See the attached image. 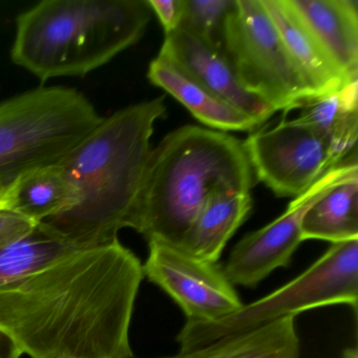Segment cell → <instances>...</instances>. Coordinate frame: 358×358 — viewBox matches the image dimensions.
I'll return each mask as SVG.
<instances>
[{
    "instance_id": "1",
    "label": "cell",
    "mask_w": 358,
    "mask_h": 358,
    "mask_svg": "<svg viewBox=\"0 0 358 358\" xmlns=\"http://www.w3.org/2000/svg\"><path fill=\"white\" fill-rule=\"evenodd\" d=\"M143 276L119 241L79 249L0 288V331L31 358H135L129 326Z\"/></svg>"
},
{
    "instance_id": "2",
    "label": "cell",
    "mask_w": 358,
    "mask_h": 358,
    "mask_svg": "<svg viewBox=\"0 0 358 358\" xmlns=\"http://www.w3.org/2000/svg\"><path fill=\"white\" fill-rule=\"evenodd\" d=\"M164 99L133 104L102 119L58 163L78 190V200L41 226L77 249L110 244L121 229L133 228L155 123L166 113Z\"/></svg>"
},
{
    "instance_id": "3",
    "label": "cell",
    "mask_w": 358,
    "mask_h": 358,
    "mask_svg": "<svg viewBox=\"0 0 358 358\" xmlns=\"http://www.w3.org/2000/svg\"><path fill=\"white\" fill-rule=\"evenodd\" d=\"M253 177L238 138L196 125L179 127L152 150L133 229L148 243L178 248L211 198L251 192Z\"/></svg>"
},
{
    "instance_id": "4",
    "label": "cell",
    "mask_w": 358,
    "mask_h": 358,
    "mask_svg": "<svg viewBox=\"0 0 358 358\" xmlns=\"http://www.w3.org/2000/svg\"><path fill=\"white\" fill-rule=\"evenodd\" d=\"M152 15L148 0H45L18 16L12 62L41 83L85 76L137 43Z\"/></svg>"
},
{
    "instance_id": "5",
    "label": "cell",
    "mask_w": 358,
    "mask_h": 358,
    "mask_svg": "<svg viewBox=\"0 0 358 358\" xmlns=\"http://www.w3.org/2000/svg\"><path fill=\"white\" fill-rule=\"evenodd\" d=\"M102 119L71 87H37L1 102L0 196L28 173L59 163Z\"/></svg>"
},
{
    "instance_id": "6",
    "label": "cell",
    "mask_w": 358,
    "mask_h": 358,
    "mask_svg": "<svg viewBox=\"0 0 358 358\" xmlns=\"http://www.w3.org/2000/svg\"><path fill=\"white\" fill-rule=\"evenodd\" d=\"M357 299L358 240L334 243L309 269L268 296L213 322L187 320L177 341L186 351L335 303H347L357 313Z\"/></svg>"
},
{
    "instance_id": "7",
    "label": "cell",
    "mask_w": 358,
    "mask_h": 358,
    "mask_svg": "<svg viewBox=\"0 0 358 358\" xmlns=\"http://www.w3.org/2000/svg\"><path fill=\"white\" fill-rule=\"evenodd\" d=\"M222 50L247 91L275 112L316 99L291 59L262 0H236L226 18Z\"/></svg>"
},
{
    "instance_id": "8",
    "label": "cell",
    "mask_w": 358,
    "mask_h": 358,
    "mask_svg": "<svg viewBox=\"0 0 358 358\" xmlns=\"http://www.w3.org/2000/svg\"><path fill=\"white\" fill-rule=\"evenodd\" d=\"M253 175L280 198H296L341 164L328 142L299 119L282 120L245 141Z\"/></svg>"
},
{
    "instance_id": "9",
    "label": "cell",
    "mask_w": 358,
    "mask_h": 358,
    "mask_svg": "<svg viewBox=\"0 0 358 358\" xmlns=\"http://www.w3.org/2000/svg\"><path fill=\"white\" fill-rule=\"evenodd\" d=\"M354 178H358L357 156L324 173L307 192L293 199L278 219L244 236L234 246L223 270L232 286L253 288L276 268L288 267L303 242L301 222L306 211L331 188Z\"/></svg>"
},
{
    "instance_id": "10",
    "label": "cell",
    "mask_w": 358,
    "mask_h": 358,
    "mask_svg": "<svg viewBox=\"0 0 358 358\" xmlns=\"http://www.w3.org/2000/svg\"><path fill=\"white\" fill-rule=\"evenodd\" d=\"M148 246L144 275L173 297L188 320L213 322L242 307L217 263L201 261L164 243L150 242Z\"/></svg>"
},
{
    "instance_id": "11",
    "label": "cell",
    "mask_w": 358,
    "mask_h": 358,
    "mask_svg": "<svg viewBox=\"0 0 358 358\" xmlns=\"http://www.w3.org/2000/svg\"><path fill=\"white\" fill-rule=\"evenodd\" d=\"M220 99L259 124L275 114L273 108L247 91L223 50L205 43L183 28L165 35L159 55Z\"/></svg>"
},
{
    "instance_id": "12",
    "label": "cell",
    "mask_w": 358,
    "mask_h": 358,
    "mask_svg": "<svg viewBox=\"0 0 358 358\" xmlns=\"http://www.w3.org/2000/svg\"><path fill=\"white\" fill-rule=\"evenodd\" d=\"M280 38L316 99L343 89L350 83L345 73L327 53L306 26L289 0H262Z\"/></svg>"
},
{
    "instance_id": "13",
    "label": "cell",
    "mask_w": 358,
    "mask_h": 358,
    "mask_svg": "<svg viewBox=\"0 0 358 358\" xmlns=\"http://www.w3.org/2000/svg\"><path fill=\"white\" fill-rule=\"evenodd\" d=\"M350 80H358L357 0H289Z\"/></svg>"
},
{
    "instance_id": "14",
    "label": "cell",
    "mask_w": 358,
    "mask_h": 358,
    "mask_svg": "<svg viewBox=\"0 0 358 358\" xmlns=\"http://www.w3.org/2000/svg\"><path fill=\"white\" fill-rule=\"evenodd\" d=\"M152 85L164 90L183 104L196 120L219 131H250L259 123L238 108L226 103L192 80L169 60L157 56L148 73Z\"/></svg>"
},
{
    "instance_id": "15",
    "label": "cell",
    "mask_w": 358,
    "mask_h": 358,
    "mask_svg": "<svg viewBox=\"0 0 358 358\" xmlns=\"http://www.w3.org/2000/svg\"><path fill=\"white\" fill-rule=\"evenodd\" d=\"M252 208L251 192H225L207 202L178 249L201 261L217 263L222 251Z\"/></svg>"
},
{
    "instance_id": "16",
    "label": "cell",
    "mask_w": 358,
    "mask_h": 358,
    "mask_svg": "<svg viewBox=\"0 0 358 358\" xmlns=\"http://www.w3.org/2000/svg\"><path fill=\"white\" fill-rule=\"evenodd\" d=\"M294 316L162 358H299Z\"/></svg>"
},
{
    "instance_id": "17",
    "label": "cell",
    "mask_w": 358,
    "mask_h": 358,
    "mask_svg": "<svg viewBox=\"0 0 358 358\" xmlns=\"http://www.w3.org/2000/svg\"><path fill=\"white\" fill-rule=\"evenodd\" d=\"M77 200L78 190L57 163L22 177L3 194V208L39 224L72 208Z\"/></svg>"
},
{
    "instance_id": "18",
    "label": "cell",
    "mask_w": 358,
    "mask_h": 358,
    "mask_svg": "<svg viewBox=\"0 0 358 358\" xmlns=\"http://www.w3.org/2000/svg\"><path fill=\"white\" fill-rule=\"evenodd\" d=\"M297 119L315 129L338 162L357 155L358 80L301 108Z\"/></svg>"
},
{
    "instance_id": "19",
    "label": "cell",
    "mask_w": 358,
    "mask_h": 358,
    "mask_svg": "<svg viewBox=\"0 0 358 358\" xmlns=\"http://www.w3.org/2000/svg\"><path fill=\"white\" fill-rule=\"evenodd\" d=\"M301 240H358V178L337 184L310 206L301 222Z\"/></svg>"
},
{
    "instance_id": "20",
    "label": "cell",
    "mask_w": 358,
    "mask_h": 358,
    "mask_svg": "<svg viewBox=\"0 0 358 358\" xmlns=\"http://www.w3.org/2000/svg\"><path fill=\"white\" fill-rule=\"evenodd\" d=\"M79 250L41 224L24 238L0 250V288L22 280Z\"/></svg>"
},
{
    "instance_id": "21",
    "label": "cell",
    "mask_w": 358,
    "mask_h": 358,
    "mask_svg": "<svg viewBox=\"0 0 358 358\" xmlns=\"http://www.w3.org/2000/svg\"><path fill=\"white\" fill-rule=\"evenodd\" d=\"M234 1L236 0H184V16L180 28L222 49L224 26Z\"/></svg>"
},
{
    "instance_id": "22",
    "label": "cell",
    "mask_w": 358,
    "mask_h": 358,
    "mask_svg": "<svg viewBox=\"0 0 358 358\" xmlns=\"http://www.w3.org/2000/svg\"><path fill=\"white\" fill-rule=\"evenodd\" d=\"M36 225L20 213L0 208V250L28 236Z\"/></svg>"
},
{
    "instance_id": "23",
    "label": "cell",
    "mask_w": 358,
    "mask_h": 358,
    "mask_svg": "<svg viewBox=\"0 0 358 358\" xmlns=\"http://www.w3.org/2000/svg\"><path fill=\"white\" fill-rule=\"evenodd\" d=\"M152 13L160 20L165 35L181 27L184 16V0H148Z\"/></svg>"
},
{
    "instance_id": "24",
    "label": "cell",
    "mask_w": 358,
    "mask_h": 358,
    "mask_svg": "<svg viewBox=\"0 0 358 358\" xmlns=\"http://www.w3.org/2000/svg\"><path fill=\"white\" fill-rule=\"evenodd\" d=\"M22 354L13 341L0 331V358H20Z\"/></svg>"
},
{
    "instance_id": "25",
    "label": "cell",
    "mask_w": 358,
    "mask_h": 358,
    "mask_svg": "<svg viewBox=\"0 0 358 358\" xmlns=\"http://www.w3.org/2000/svg\"><path fill=\"white\" fill-rule=\"evenodd\" d=\"M345 358H357V350L349 349L345 352Z\"/></svg>"
},
{
    "instance_id": "26",
    "label": "cell",
    "mask_w": 358,
    "mask_h": 358,
    "mask_svg": "<svg viewBox=\"0 0 358 358\" xmlns=\"http://www.w3.org/2000/svg\"><path fill=\"white\" fill-rule=\"evenodd\" d=\"M5 207V202H3V196H0V208Z\"/></svg>"
}]
</instances>
